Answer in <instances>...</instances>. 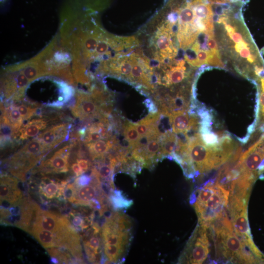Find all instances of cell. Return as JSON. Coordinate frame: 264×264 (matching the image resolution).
<instances>
[{
	"label": "cell",
	"mask_w": 264,
	"mask_h": 264,
	"mask_svg": "<svg viewBox=\"0 0 264 264\" xmlns=\"http://www.w3.org/2000/svg\"><path fill=\"white\" fill-rule=\"evenodd\" d=\"M244 3L232 1L216 5L215 34L222 62L225 59L239 74L255 82L264 74V60L243 20Z\"/></svg>",
	"instance_id": "1"
},
{
	"label": "cell",
	"mask_w": 264,
	"mask_h": 264,
	"mask_svg": "<svg viewBox=\"0 0 264 264\" xmlns=\"http://www.w3.org/2000/svg\"><path fill=\"white\" fill-rule=\"evenodd\" d=\"M215 238L216 255L233 263H262L264 256L254 245H247L234 232L226 212L212 221L209 226Z\"/></svg>",
	"instance_id": "2"
},
{
	"label": "cell",
	"mask_w": 264,
	"mask_h": 264,
	"mask_svg": "<svg viewBox=\"0 0 264 264\" xmlns=\"http://www.w3.org/2000/svg\"><path fill=\"white\" fill-rule=\"evenodd\" d=\"M49 151L37 137L29 140L8 159L10 173L22 181L31 169Z\"/></svg>",
	"instance_id": "3"
},
{
	"label": "cell",
	"mask_w": 264,
	"mask_h": 264,
	"mask_svg": "<svg viewBox=\"0 0 264 264\" xmlns=\"http://www.w3.org/2000/svg\"><path fill=\"white\" fill-rule=\"evenodd\" d=\"M132 221L122 213L115 212L107 217L102 237L104 244L128 248L132 239Z\"/></svg>",
	"instance_id": "4"
},
{
	"label": "cell",
	"mask_w": 264,
	"mask_h": 264,
	"mask_svg": "<svg viewBox=\"0 0 264 264\" xmlns=\"http://www.w3.org/2000/svg\"><path fill=\"white\" fill-rule=\"evenodd\" d=\"M32 225L53 233L58 244L68 240L76 231L67 218L42 210L38 206Z\"/></svg>",
	"instance_id": "5"
},
{
	"label": "cell",
	"mask_w": 264,
	"mask_h": 264,
	"mask_svg": "<svg viewBox=\"0 0 264 264\" xmlns=\"http://www.w3.org/2000/svg\"><path fill=\"white\" fill-rule=\"evenodd\" d=\"M208 228L201 223L196 227L179 258V263L198 264L205 261L209 253Z\"/></svg>",
	"instance_id": "6"
},
{
	"label": "cell",
	"mask_w": 264,
	"mask_h": 264,
	"mask_svg": "<svg viewBox=\"0 0 264 264\" xmlns=\"http://www.w3.org/2000/svg\"><path fill=\"white\" fill-rule=\"evenodd\" d=\"M213 195L205 203L201 210L197 214L200 223L209 225L220 216L227 207L230 192L220 184L216 183Z\"/></svg>",
	"instance_id": "7"
},
{
	"label": "cell",
	"mask_w": 264,
	"mask_h": 264,
	"mask_svg": "<svg viewBox=\"0 0 264 264\" xmlns=\"http://www.w3.org/2000/svg\"><path fill=\"white\" fill-rule=\"evenodd\" d=\"M69 108L73 116L80 120L88 121L106 117L103 115L100 106L91 95L86 93L79 92L75 103Z\"/></svg>",
	"instance_id": "8"
},
{
	"label": "cell",
	"mask_w": 264,
	"mask_h": 264,
	"mask_svg": "<svg viewBox=\"0 0 264 264\" xmlns=\"http://www.w3.org/2000/svg\"><path fill=\"white\" fill-rule=\"evenodd\" d=\"M247 205L242 202H232L228 203V207L235 233L246 242L253 241L248 223Z\"/></svg>",
	"instance_id": "9"
},
{
	"label": "cell",
	"mask_w": 264,
	"mask_h": 264,
	"mask_svg": "<svg viewBox=\"0 0 264 264\" xmlns=\"http://www.w3.org/2000/svg\"><path fill=\"white\" fill-rule=\"evenodd\" d=\"M76 140L59 149L48 159L43 161L38 167L39 171L45 174L63 173L68 171V158L71 149L76 144Z\"/></svg>",
	"instance_id": "10"
},
{
	"label": "cell",
	"mask_w": 264,
	"mask_h": 264,
	"mask_svg": "<svg viewBox=\"0 0 264 264\" xmlns=\"http://www.w3.org/2000/svg\"><path fill=\"white\" fill-rule=\"evenodd\" d=\"M71 125L62 123L52 125L36 136L49 151L67 139Z\"/></svg>",
	"instance_id": "11"
},
{
	"label": "cell",
	"mask_w": 264,
	"mask_h": 264,
	"mask_svg": "<svg viewBox=\"0 0 264 264\" xmlns=\"http://www.w3.org/2000/svg\"><path fill=\"white\" fill-rule=\"evenodd\" d=\"M13 176L6 174L0 176V208H8L22 198L18 180Z\"/></svg>",
	"instance_id": "12"
},
{
	"label": "cell",
	"mask_w": 264,
	"mask_h": 264,
	"mask_svg": "<svg viewBox=\"0 0 264 264\" xmlns=\"http://www.w3.org/2000/svg\"><path fill=\"white\" fill-rule=\"evenodd\" d=\"M0 125L9 126L18 137L19 132L22 126L24 120L16 104H9L6 107L0 102Z\"/></svg>",
	"instance_id": "13"
},
{
	"label": "cell",
	"mask_w": 264,
	"mask_h": 264,
	"mask_svg": "<svg viewBox=\"0 0 264 264\" xmlns=\"http://www.w3.org/2000/svg\"><path fill=\"white\" fill-rule=\"evenodd\" d=\"M119 141L115 136L110 139H100L84 144L92 160L100 159L106 155L114 145Z\"/></svg>",
	"instance_id": "14"
},
{
	"label": "cell",
	"mask_w": 264,
	"mask_h": 264,
	"mask_svg": "<svg viewBox=\"0 0 264 264\" xmlns=\"http://www.w3.org/2000/svg\"><path fill=\"white\" fill-rule=\"evenodd\" d=\"M48 120L44 118H37L28 121L22 125L18 133V139L25 140L36 137L48 126Z\"/></svg>",
	"instance_id": "15"
},
{
	"label": "cell",
	"mask_w": 264,
	"mask_h": 264,
	"mask_svg": "<svg viewBox=\"0 0 264 264\" xmlns=\"http://www.w3.org/2000/svg\"><path fill=\"white\" fill-rule=\"evenodd\" d=\"M67 184L66 181L57 183L48 178H42L39 186V191L46 198L52 199L63 196L65 187Z\"/></svg>",
	"instance_id": "16"
},
{
	"label": "cell",
	"mask_w": 264,
	"mask_h": 264,
	"mask_svg": "<svg viewBox=\"0 0 264 264\" xmlns=\"http://www.w3.org/2000/svg\"><path fill=\"white\" fill-rule=\"evenodd\" d=\"M177 144L176 134L168 131L161 136V148L159 154V161L166 157H170L175 152Z\"/></svg>",
	"instance_id": "17"
},
{
	"label": "cell",
	"mask_w": 264,
	"mask_h": 264,
	"mask_svg": "<svg viewBox=\"0 0 264 264\" xmlns=\"http://www.w3.org/2000/svg\"><path fill=\"white\" fill-rule=\"evenodd\" d=\"M29 233L31 234L45 248L56 247L55 235L51 231L32 225Z\"/></svg>",
	"instance_id": "18"
},
{
	"label": "cell",
	"mask_w": 264,
	"mask_h": 264,
	"mask_svg": "<svg viewBox=\"0 0 264 264\" xmlns=\"http://www.w3.org/2000/svg\"><path fill=\"white\" fill-rule=\"evenodd\" d=\"M215 187V183L210 182L199 189L197 196H194L195 199L191 200V203L194 204L197 214L201 210L205 203L213 195Z\"/></svg>",
	"instance_id": "19"
},
{
	"label": "cell",
	"mask_w": 264,
	"mask_h": 264,
	"mask_svg": "<svg viewBox=\"0 0 264 264\" xmlns=\"http://www.w3.org/2000/svg\"><path fill=\"white\" fill-rule=\"evenodd\" d=\"M128 248L114 245L104 244V252L107 262L117 263L123 261Z\"/></svg>",
	"instance_id": "20"
},
{
	"label": "cell",
	"mask_w": 264,
	"mask_h": 264,
	"mask_svg": "<svg viewBox=\"0 0 264 264\" xmlns=\"http://www.w3.org/2000/svg\"><path fill=\"white\" fill-rule=\"evenodd\" d=\"M258 91V114L257 126H264V74L261 76L255 82Z\"/></svg>",
	"instance_id": "21"
},
{
	"label": "cell",
	"mask_w": 264,
	"mask_h": 264,
	"mask_svg": "<svg viewBox=\"0 0 264 264\" xmlns=\"http://www.w3.org/2000/svg\"><path fill=\"white\" fill-rule=\"evenodd\" d=\"M122 130L125 138L132 150L133 146L140 137L135 124L126 120L123 124Z\"/></svg>",
	"instance_id": "22"
},
{
	"label": "cell",
	"mask_w": 264,
	"mask_h": 264,
	"mask_svg": "<svg viewBox=\"0 0 264 264\" xmlns=\"http://www.w3.org/2000/svg\"><path fill=\"white\" fill-rule=\"evenodd\" d=\"M110 200L113 207L116 210L128 208L133 204L131 199H128L119 190H115L110 195Z\"/></svg>",
	"instance_id": "23"
},
{
	"label": "cell",
	"mask_w": 264,
	"mask_h": 264,
	"mask_svg": "<svg viewBox=\"0 0 264 264\" xmlns=\"http://www.w3.org/2000/svg\"><path fill=\"white\" fill-rule=\"evenodd\" d=\"M17 106L24 121L30 119L36 115L38 112V108L37 104L32 105L21 104Z\"/></svg>",
	"instance_id": "24"
},
{
	"label": "cell",
	"mask_w": 264,
	"mask_h": 264,
	"mask_svg": "<svg viewBox=\"0 0 264 264\" xmlns=\"http://www.w3.org/2000/svg\"><path fill=\"white\" fill-rule=\"evenodd\" d=\"M76 186L74 183L67 184L65 188L63 196L66 199L74 202L75 200Z\"/></svg>",
	"instance_id": "25"
},
{
	"label": "cell",
	"mask_w": 264,
	"mask_h": 264,
	"mask_svg": "<svg viewBox=\"0 0 264 264\" xmlns=\"http://www.w3.org/2000/svg\"><path fill=\"white\" fill-rule=\"evenodd\" d=\"M92 178L91 175L90 176L81 175L75 179L74 184L76 187L85 186L89 184L92 180Z\"/></svg>",
	"instance_id": "26"
},
{
	"label": "cell",
	"mask_w": 264,
	"mask_h": 264,
	"mask_svg": "<svg viewBox=\"0 0 264 264\" xmlns=\"http://www.w3.org/2000/svg\"><path fill=\"white\" fill-rule=\"evenodd\" d=\"M135 124L140 136L146 135L148 133L150 126L139 121Z\"/></svg>",
	"instance_id": "27"
},
{
	"label": "cell",
	"mask_w": 264,
	"mask_h": 264,
	"mask_svg": "<svg viewBox=\"0 0 264 264\" xmlns=\"http://www.w3.org/2000/svg\"><path fill=\"white\" fill-rule=\"evenodd\" d=\"M144 104L148 109L150 113H154L157 112V107L155 103L150 99H147L144 101Z\"/></svg>",
	"instance_id": "28"
},
{
	"label": "cell",
	"mask_w": 264,
	"mask_h": 264,
	"mask_svg": "<svg viewBox=\"0 0 264 264\" xmlns=\"http://www.w3.org/2000/svg\"><path fill=\"white\" fill-rule=\"evenodd\" d=\"M76 161L84 173L86 172L89 169L90 163L88 160L79 158L77 159Z\"/></svg>",
	"instance_id": "29"
},
{
	"label": "cell",
	"mask_w": 264,
	"mask_h": 264,
	"mask_svg": "<svg viewBox=\"0 0 264 264\" xmlns=\"http://www.w3.org/2000/svg\"><path fill=\"white\" fill-rule=\"evenodd\" d=\"M71 169L76 176H79L84 174L77 163H73L71 165Z\"/></svg>",
	"instance_id": "30"
},
{
	"label": "cell",
	"mask_w": 264,
	"mask_h": 264,
	"mask_svg": "<svg viewBox=\"0 0 264 264\" xmlns=\"http://www.w3.org/2000/svg\"><path fill=\"white\" fill-rule=\"evenodd\" d=\"M83 221V218L79 216H74L72 220V223L74 226L81 227Z\"/></svg>",
	"instance_id": "31"
}]
</instances>
